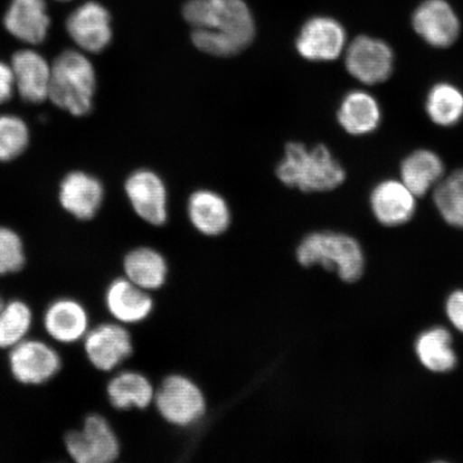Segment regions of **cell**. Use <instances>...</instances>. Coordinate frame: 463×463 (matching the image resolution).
<instances>
[{"mask_svg": "<svg viewBox=\"0 0 463 463\" xmlns=\"http://www.w3.org/2000/svg\"><path fill=\"white\" fill-rule=\"evenodd\" d=\"M183 15L193 27L194 44L213 56L240 53L256 36V23L245 0H188Z\"/></svg>", "mask_w": 463, "mask_h": 463, "instance_id": "6da1fadb", "label": "cell"}, {"mask_svg": "<svg viewBox=\"0 0 463 463\" xmlns=\"http://www.w3.org/2000/svg\"><path fill=\"white\" fill-rule=\"evenodd\" d=\"M278 178L289 188L304 193H324L345 181V171L324 145L308 149L302 143L287 144L285 158L276 169Z\"/></svg>", "mask_w": 463, "mask_h": 463, "instance_id": "7a4b0ae2", "label": "cell"}, {"mask_svg": "<svg viewBox=\"0 0 463 463\" xmlns=\"http://www.w3.org/2000/svg\"><path fill=\"white\" fill-rule=\"evenodd\" d=\"M97 78L94 66L82 52L69 50L52 65L49 99L73 116H84L92 109Z\"/></svg>", "mask_w": 463, "mask_h": 463, "instance_id": "3957f363", "label": "cell"}, {"mask_svg": "<svg viewBox=\"0 0 463 463\" xmlns=\"http://www.w3.org/2000/svg\"><path fill=\"white\" fill-rule=\"evenodd\" d=\"M300 264L309 268L320 264L328 270H337L341 279L355 282L362 277L364 259L362 247L345 234L317 232L300 242L297 252Z\"/></svg>", "mask_w": 463, "mask_h": 463, "instance_id": "277c9868", "label": "cell"}, {"mask_svg": "<svg viewBox=\"0 0 463 463\" xmlns=\"http://www.w3.org/2000/svg\"><path fill=\"white\" fill-rule=\"evenodd\" d=\"M7 364L13 379L23 386H43L61 373L62 356L57 345L40 338H27L8 351Z\"/></svg>", "mask_w": 463, "mask_h": 463, "instance_id": "5b68a950", "label": "cell"}, {"mask_svg": "<svg viewBox=\"0 0 463 463\" xmlns=\"http://www.w3.org/2000/svg\"><path fill=\"white\" fill-rule=\"evenodd\" d=\"M63 448L75 463H112L120 455L118 434L99 413L87 415L78 430H69L63 437Z\"/></svg>", "mask_w": 463, "mask_h": 463, "instance_id": "8992f818", "label": "cell"}, {"mask_svg": "<svg viewBox=\"0 0 463 463\" xmlns=\"http://www.w3.org/2000/svg\"><path fill=\"white\" fill-rule=\"evenodd\" d=\"M80 345L86 361L103 373H113L133 353L131 335L123 324L118 322L92 326Z\"/></svg>", "mask_w": 463, "mask_h": 463, "instance_id": "52a82bcc", "label": "cell"}, {"mask_svg": "<svg viewBox=\"0 0 463 463\" xmlns=\"http://www.w3.org/2000/svg\"><path fill=\"white\" fill-rule=\"evenodd\" d=\"M42 324L51 343L63 346L82 343L92 326L87 307L71 297L51 300L43 310Z\"/></svg>", "mask_w": 463, "mask_h": 463, "instance_id": "ba28073f", "label": "cell"}, {"mask_svg": "<svg viewBox=\"0 0 463 463\" xmlns=\"http://www.w3.org/2000/svg\"><path fill=\"white\" fill-rule=\"evenodd\" d=\"M393 52L380 39L358 36L345 51L346 71L353 78L366 85L385 82L393 71Z\"/></svg>", "mask_w": 463, "mask_h": 463, "instance_id": "9c48e42d", "label": "cell"}, {"mask_svg": "<svg viewBox=\"0 0 463 463\" xmlns=\"http://www.w3.org/2000/svg\"><path fill=\"white\" fill-rule=\"evenodd\" d=\"M162 416L174 425L188 426L205 412V401L198 386L184 376L173 375L165 380L155 395Z\"/></svg>", "mask_w": 463, "mask_h": 463, "instance_id": "30bf717a", "label": "cell"}, {"mask_svg": "<svg viewBox=\"0 0 463 463\" xmlns=\"http://www.w3.org/2000/svg\"><path fill=\"white\" fill-rule=\"evenodd\" d=\"M346 33L329 16H314L305 23L297 38L298 54L307 61H333L345 51Z\"/></svg>", "mask_w": 463, "mask_h": 463, "instance_id": "8fae6325", "label": "cell"}, {"mask_svg": "<svg viewBox=\"0 0 463 463\" xmlns=\"http://www.w3.org/2000/svg\"><path fill=\"white\" fill-rule=\"evenodd\" d=\"M66 28L72 42L87 53H100L112 42L111 15L97 2L79 5L68 16Z\"/></svg>", "mask_w": 463, "mask_h": 463, "instance_id": "7c38bea8", "label": "cell"}, {"mask_svg": "<svg viewBox=\"0 0 463 463\" xmlns=\"http://www.w3.org/2000/svg\"><path fill=\"white\" fill-rule=\"evenodd\" d=\"M412 25L416 33L433 48L453 45L460 34V21L447 0H425L414 11Z\"/></svg>", "mask_w": 463, "mask_h": 463, "instance_id": "4fadbf2b", "label": "cell"}, {"mask_svg": "<svg viewBox=\"0 0 463 463\" xmlns=\"http://www.w3.org/2000/svg\"><path fill=\"white\" fill-rule=\"evenodd\" d=\"M127 196L137 215L154 225L165 224L167 218L166 189L153 171L133 172L125 184Z\"/></svg>", "mask_w": 463, "mask_h": 463, "instance_id": "5bb4252c", "label": "cell"}, {"mask_svg": "<svg viewBox=\"0 0 463 463\" xmlns=\"http://www.w3.org/2000/svg\"><path fill=\"white\" fill-rule=\"evenodd\" d=\"M104 189L99 179L89 173L75 171L62 179L60 189L61 205L69 215L89 222L100 211Z\"/></svg>", "mask_w": 463, "mask_h": 463, "instance_id": "9a60e30c", "label": "cell"}, {"mask_svg": "<svg viewBox=\"0 0 463 463\" xmlns=\"http://www.w3.org/2000/svg\"><path fill=\"white\" fill-rule=\"evenodd\" d=\"M104 306L115 322L131 326L146 320L152 314L154 302L147 291L120 277L109 283L104 292Z\"/></svg>", "mask_w": 463, "mask_h": 463, "instance_id": "2e32d148", "label": "cell"}, {"mask_svg": "<svg viewBox=\"0 0 463 463\" xmlns=\"http://www.w3.org/2000/svg\"><path fill=\"white\" fill-rule=\"evenodd\" d=\"M15 90L23 100L42 103L48 99L52 79V66L45 58L33 50L17 51L11 61Z\"/></svg>", "mask_w": 463, "mask_h": 463, "instance_id": "e0dca14e", "label": "cell"}, {"mask_svg": "<svg viewBox=\"0 0 463 463\" xmlns=\"http://www.w3.org/2000/svg\"><path fill=\"white\" fill-rule=\"evenodd\" d=\"M4 25L11 36L22 43H43L51 26L45 0H11Z\"/></svg>", "mask_w": 463, "mask_h": 463, "instance_id": "ac0fdd59", "label": "cell"}, {"mask_svg": "<svg viewBox=\"0 0 463 463\" xmlns=\"http://www.w3.org/2000/svg\"><path fill=\"white\" fill-rule=\"evenodd\" d=\"M374 217L386 227L410 222L416 210V196L402 182L384 181L376 184L370 195Z\"/></svg>", "mask_w": 463, "mask_h": 463, "instance_id": "d6986e66", "label": "cell"}, {"mask_svg": "<svg viewBox=\"0 0 463 463\" xmlns=\"http://www.w3.org/2000/svg\"><path fill=\"white\" fill-rule=\"evenodd\" d=\"M337 119L351 136L369 135L380 125V104L366 91H350L340 103Z\"/></svg>", "mask_w": 463, "mask_h": 463, "instance_id": "ffe728a7", "label": "cell"}, {"mask_svg": "<svg viewBox=\"0 0 463 463\" xmlns=\"http://www.w3.org/2000/svg\"><path fill=\"white\" fill-rule=\"evenodd\" d=\"M444 171V164L439 155L428 149L415 150L402 161V182L416 198H421L442 181Z\"/></svg>", "mask_w": 463, "mask_h": 463, "instance_id": "44dd1931", "label": "cell"}, {"mask_svg": "<svg viewBox=\"0 0 463 463\" xmlns=\"http://www.w3.org/2000/svg\"><path fill=\"white\" fill-rule=\"evenodd\" d=\"M188 213L195 229L208 236L222 234L231 222L227 202L210 190H199L191 194Z\"/></svg>", "mask_w": 463, "mask_h": 463, "instance_id": "7402d4cb", "label": "cell"}, {"mask_svg": "<svg viewBox=\"0 0 463 463\" xmlns=\"http://www.w3.org/2000/svg\"><path fill=\"white\" fill-rule=\"evenodd\" d=\"M107 398L115 410L146 409L154 401L155 392L146 376L137 372H121L107 384Z\"/></svg>", "mask_w": 463, "mask_h": 463, "instance_id": "603a6c76", "label": "cell"}, {"mask_svg": "<svg viewBox=\"0 0 463 463\" xmlns=\"http://www.w3.org/2000/svg\"><path fill=\"white\" fill-rule=\"evenodd\" d=\"M123 269L127 279L136 286L153 291L164 286L166 263L164 257L154 249L142 247L126 254Z\"/></svg>", "mask_w": 463, "mask_h": 463, "instance_id": "cb8c5ba5", "label": "cell"}, {"mask_svg": "<svg viewBox=\"0 0 463 463\" xmlns=\"http://www.w3.org/2000/svg\"><path fill=\"white\" fill-rule=\"evenodd\" d=\"M33 324V310L26 300H5L0 309V350L8 352L31 337Z\"/></svg>", "mask_w": 463, "mask_h": 463, "instance_id": "d4e9b609", "label": "cell"}, {"mask_svg": "<svg viewBox=\"0 0 463 463\" xmlns=\"http://www.w3.org/2000/svg\"><path fill=\"white\" fill-rule=\"evenodd\" d=\"M415 351L422 366L430 372L448 373L456 366L457 357L451 347V335L443 327L422 333L416 341Z\"/></svg>", "mask_w": 463, "mask_h": 463, "instance_id": "484cf974", "label": "cell"}, {"mask_svg": "<svg viewBox=\"0 0 463 463\" xmlns=\"http://www.w3.org/2000/svg\"><path fill=\"white\" fill-rule=\"evenodd\" d=\"M426 112L438 126H455L463 118L462 91L449 83L434 85L427 96Z\"/></svg>", "mask_w": 463, "mask_h": 463, "instance_id": "4316f807", "label": "cell"}, {"mask_svg": "<svg viewBox=\"0 0 463 463\" xmlns=\"http://www.w3.org/2000/svg\"><path fill=\"white\" fill-rule=\"evenodd\" d=\"M433 201L445 222L463 229V169L454 171L437 184Z\"/></svg>", "mask_w": 463, "mask_h": 463, "instance_id": "83f0119b", "label": "cell"}, {"mask_svg": "<svg viewBox=\"0 0 463 463\" xmlns=\"http://www.w3.org/2000/svg\"><path fill=\"white\" fill-rule=\"evenodd\" d=\"M25 121L15 115H0V162H7L24 153L29 143Z\"/></svg>", "mask_w": 463, "mask_h": 463, "instance_id": "f1b7e54d", "label": "cell"}, {"mask_svg": "<svg viewBox=\"0 0 463 463\" xmlns=\"http://www.w3.org/2000/svg\"><path fill=\"white\" fill-rule=\"evenodd\" d=\"M26 262L22 237L14 230L0 225V278L19 274Z\"/></svg>", "mask_w": 463, "mask_h": 463, "instance_id": "f546056e", "label": "cell"}, {"mask_svg": "<svg viewBox=\"0 0 463 463\" xmlns=\"http://www.w3.org/2000/svg\"><path fill=\"white\" fill-rule=\"evenodd\" d=\"M447 314L453 326L463 333V291L450 295L447 304Z\"/></svg>", "mask_w": 463, "mask_h": 463, "instance_id": "4dcf8cb0", "label": "cell"}, {"mask_svg": "<svg viewBox=\"0 0 463 463\" xmlns=\"http://www.w3.org/2000/svg\"><path fill=\"white\" fill-rule=\"evenodd\" d=\"M15 90L13 69L8 63L0 61V104L11 99Z\"/></svg>", "mask_w": 463, "mask_h": 463, "instance_id": "1f68e13d", "label": "cell"}, {"mask_svg": "<svg viewBox=\"0 0 463 463\" xmlns=\"http://www.w3.org/2000/svg\"><path fill=\"white\" fill-rule=\"evenodd\" d=\"M5 302V299L4 298L3 294L0 293V309H2V307L4 306Z\"/></svg>", "mask_w": 463, "mask_h": 463, "instance_id": "d6a6232c", "label": "cell"}, {"mask_svg": "<svg viewBox=\"0 0 463 463\" xmlns=\"http://www.w3.org/2000/svg\"><path fill=\"white\" fill-rule=\"evenodd\" d=\"M57 2H69V0H57Z\"/></svg>", "mask_w": 463, "mask_h": 463, "instance_id": "836d02e7", "label": "cell"}]
</instances>
